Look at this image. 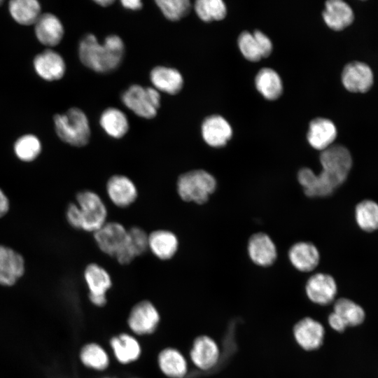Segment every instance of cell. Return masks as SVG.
<instances>
[{"label":"cell","mask_w":378,"mask_h":378,"mask_svg":"<svg viewBox=\"0 0 378 378\" xmlns=\"http://www.w3.org/2000/svg\"><path fill=\"white\" fill-rule=\"evenodd\" d=\"M90 302L98 307H104L107 302L106 296L88 295Z\"/></svg>","instance_id":"7bdbcfd3"},{"label":"cell","mask_w":378,"mask_h":378,"mask_svg":"<svg viewBox=\"0 0 378 378\" xmlns=\"http://www.w3.org/2000/svg\"><path fill=\"white\" fill-rule=\"evenodd\" d=\"M333 312L340 316L347 327L358 326L365 319L363 309L354 301L344 298L335 302Z\"/></svg>","instance_id":"1f68e13d"},{"label":"cell","mask_w":378,"mask_h":378,"mask_svg":"<svg viewBox=\"0 0 378 378\" xmlns=\"http://www.w3.org/2000/svg\"><path fill=\"white\" fill-rule=\"evenodd\" d=\"M179 246L177 236L168 230H156L148 234V249L158 259L169 260L176 254Z\"/></svg>","instance_id":"603a6c76"},{"label":"cell","mask_w":378,"mask_h":378,"mask_svg":"<svg viewBox=\"0 0 378 378\" xmlns=\"http://www.w3.org/2000/svg\"><path fill=\"white\" fill-rule=\"evenodd\" d=\"M238 46L244 57L251 62H258L262 58L259 44L253 34L243 31L238 38Z\"/></svg>","instance_id":"8d00e7d4"},{"label":"cell","mask_w":378,"mask_h":378,"mask_svg":"<svg viewBox=\"0 0 378 378\" xmlns=\"http://www.w3.org/2000/svg\"><path fill=\"white\" fill-rule=\"evenodd\" d=\"M2 3H3V1H1V0H0V6H1V4Z\"/></svg>","instance_id":"bcb514c9"},{"label":"cell","mask_w":378,"mask_h":378,"mask_svg":"<svg viewBox=\"0 0 378 378\" xmlns=\"http://www.w3.org/2000/svg\"><path fill=\"white\" fill-rule=\"evenodd\" d=\"M64 27L59 19L52 13L40 15L35 23V34L37 39L43 45L55 46L64 36Z\"/></svg>","instance_id":"d4e9b609"},{"label":"cell","mask_w":378,"mask_h":378,"mask_svg":"<svg viewBox=\"0 0 378 378\" xmlns=\"http://www.w3.org/2000/svg\"><path fill=\"white\" fill-rule=\"evenodd\" d=\"M157 363L160 372L168 378H184L188 372L186 357L174 347L162 349L158 354Z\"/></svg>","instance_id":"d6986e66"},{"label":"cell","mask_w":378,"mask_h":378,"mask_svg":"<svg viewBox=\"0 0 378 378\" xmlns=\"http://www.w3.org/2000/svg\"><path fill=\"white\" fill-rule=\"evenodd\" d=\"M322 15L326 25L337 31L349 27L355 18L353 8L342 0L327 1Z\"/></svg>","instance_id":"e0dca14e"},{"label":"cell","mask_w":378,"mask_h":378,"mask_svg":"<svg viewBox=\"0 0 378 378\" xmlns=\"http://www.w3.org/2000/svg\"><path fill=\"white\" fill-rule=\"evenodd\" d=\"M328 322L332 329L339 332L344 331L347 327L340 316L334 312L329 314L328 317Z\"/></svg>","instance_id":"ab89813d"},{"label":"cell","mask_w":378,"mask_h":378,"mask_svg":"<svg viewBox=\"0 0 378 378\" xmlns=\"http://www.w3.org/2000/svg\"><path fill=\"white\" fill-rule=\"evenodd\" d=\"M24 272L23 257L12 248L0 245V285H14Z\"/></svg>","instance_id":"9a60e30c"},{"label":"cell","mask_w":378,"mask_h":378,"mask_svg":"<svg viewBox=\"0 0 378 378\" xmlns=\"http://www.w3.org/2000/svg\"><path fill=\"white\" fill-rule=\"evenodd\" d=\"M356 220L360 229L372 232L378 229V204L372 200L360 202L356 206Z\"/></svg>","instance_id":"d6a6232c"},{"label":"cell","mask_w":378,"mask_h":378,"mask_svg":"<svg viewBox=\"0 0 378 378\" xmlns=\"http://www.w3.org/2000/svg\"><path fill=\"white\" fill-rule=\"evenodd\" d=\"M337 292L335 280L328 274L316 273L309 278L305 285V293L309 300L322 306L332 302Z\"/></svg>","instance_id":"4fadbf2b"},{"label":"cell","mask_w":378,"mask_h":378,"mask_svg":"<svg viewBox=\"0 0 378 378\" xmlns=\"http://www.w3.org/2000/svg\"><path fill=\"white\" fill-rule=\"evenodd\" d=\"M131 378H139V377H131Z\"/></svg>","instance_id":"7dc6e473"},{"label":"cell","mask_w":378,"mask_h":378,"mask_svg":"<svg viewBox=\"0 0 378 378\" xmlns=\"http://www.w3.org/2000/svg\"><path fill=\"white\" fill-rule=\"evenodd\" d=\"M248 253L251 260L262 267H268L276 258V248L274 243L265 233L253 234L248 242Z\"/></svg>","instance_id":"ffe728a7"},{"label":"cell","mask_w":378,"mask_h":378,"mask_svg":"<svg viewBox=\"0 0 378 378\" xmlns=\"http://www.w3.org/2000/svg\"><path fill=\"white\" fill-rule=\"evenodd\" d=\"M54 125L59 138L75 147L86 146L90 139L91 129L88 116L77 107L69 108L54 117Z\"/></svg>","instance_id":"3957f363"},{"label":"cell","mask_w":378,"mask_h":378,"mask_svg":"<svg viewBox=\"0 0 378 378\" xmlns=\"http://www.w3.org/2000/svg\"><path fill=\"white\" fill-rule=\"evenodd\" d=\"M122 104L137 116L144 119L154 118L160 107L161 96L153 87L134 84L121 95Z\"/></svg>","instance_id":"5b68a950"},{"label":"cell","mask_w":378,"mask_h":378,"mask_svg":"<svg viewBox=\"0 0 378 378\" xmlns=\"http://www.w3.org/2000/svg\"><path fill=\"white\" fill-rule=\"evenodd\" d=\"M337 135V127L332 120L317 118L310 122L307 140L311 146L322 151L333 144Z\"/></svg>","instance_id":"cb8c5ba5"},{"label":"cell","mask_w":378,"mask_h":378,"mask_svg":"<svg viewBox=\"0 0 378 378\" xmlns=\"http://www.w3.org/2000/svg\"><path fill=\"white\" fill-rule=\"evenodd\" d=\"M155 2L164 17L172 22L186 18L192 8L189 0H157Z\"/></svg>","instance_id":"e575fe53"},{"label":"cell","mask_w":378,"mask_h":378,"mask_svg":"<svg viewBox=\"0 0 378 378\" xmlns=\"http://www.w3.org/2000/svg\"><path fill=\"white\" fill-rule=\"evenodd\" d=\"M150 80L158 92L175 95L181 92L183 86V78L175 68L156 66L150 72Z\"/></svg>","instance_id":"ac0fdd59"},{"label":"cell","mask_w":378,"mask_h":378,"mask_svg":"<svg viewBox=\"0 0 378 378\" xmlns=\"http://www.w3.org/2000/svg\"><path fill=\"white\" fill-rule=\"evenodd\" d=\"M344 88L351 93L364 94L374 85V72L365 62L355 60L346 64L341 74Z\"/></svg>","instance_id":"ba28073f"},{"label":"cell","mask_w":378,"mask_h":378,"mask_svg":"<svg viewBox=\"0 0 378 378\" xmlns=\"http://www.w3.org/2000/svg\"><path fill=\"white\" fill-rule=\"evenodd\" d=\"M94 2L99 6L108 7L115 3L114 0H96Z\"/></svg>","instance_id":"ee69618b"},{"label":"cell","mask_w":378,"mask_h":378,"mask_svg":"<svg viewBox=\"0 0 378 378\" xmlns=\"http://www.w3.org/2000/svg\"><path fill=\"white\" fill-rule=\"evenodd\" d=\"M115 360L122 365H128L139 359L142 353L141 344L134 335L121 332L109 341Z\"/></svg>","instance_id":"2e32d148"},{"label":"cell","mask_w":378,"mask_h":378,"mask_svg":"<svg viewBox=\"0 0 378 378\" xmlns=\"http://www.w3.org/2000/svg\"><path fill=\"white\" fill-rule=\"evenodd\" d=\"M9 209V201L4 192L0 189V218L4 216Z\"/></svg>","instance_id":"b9f144b4"},{"label":"cell","mask_w":378,"mask_h":378,"mask_svg":"<svg viewBox=\"0 0 378 378\" xmlns=\"http://www.w3.org/2000/svg\"><path fill=\"white\" fill-rule=\"evenodd\" d=\"M66 218L68 223L74 229L81 230V220L76 203H70L66 211Z\"/></svg>","instance_id":"74e56055"},{"label":"cell","mask_w":378,"mask_h":378,"mask_svg":"<svg viewBox=\"0 0 378 378\" xmlns=\"http://www.w3.org/2000/svg\"><path fill=\"white\" fill-rule=\"evenodd\" d=\"M41 150L39 139L33 134H26L17 139L14 144V152L22 161L31 162Z\"/></svg>","instance_id":"d590c367"},{"label":"cell","mask_w":378,"mask_h":378,"mask_svg":"<svg viewBox=\"0 0 378 378\" xmlns=\"http://www.w3.org/2000/svg\"><path fill=\"white\" fill-rule=\"evenodd\" d=\"M99 125L108 136L115 139L125 136L130 129L126 115L115 107L107 108L102 113Z\"/></svg>","instance_id":"83f0119b"},{"label":"cell","mask_w":378,"mask_h":378,"mask_svg":"<svg viewBox=\"0 0 378 378\" xmlns=\"http://www.w3.org/2000/svg\"><path fill=\"white\" fill-rule=\"evenodd\" d=\"M104 378H114V377H104Z\"/></svg>","instance_id":"f6af8a7d"},{"label":"cell","mask_w":378,"mask_h":378,"mask_svg":"<svg viewBox=\"0 0 378 378\" xmlns=\"http://www.w3.org/2000/svg\"><path fill=\"white\" fill-rule=\"evenodd\" d=\"M76 200L82 230L94 233L107 222L106 206L97 192L90 190L80 191L76 196Z\"/></svg>","instance_id":"8992f818"},{"label":"cell","mask_w":378,"mask_h":378,"mask_svg":"<svg viewBox=\"0 0 378 378\" xmlns=\"http://www.w3.org/2000/svg\"><path fill=\"white\" fill-rule=\"evenodd\" d=\"M127 321L133 335H149L157 330L160 321V314L152 302L143 300L132 307Z\"/></svg>","instance_id":"52a82bcc"},{"label":"cell","mask_w":378,"mask_h":378,"mask_svg":"<svg viewBox=\"0 0 378 378\" xmlns=\"http://www.w3.org/2000/svg\"><path fill=\"white\" fill-rule=\"evenodd\" d=\"M220 349L216 342L208 335H200L194 340L190 350L192 364L202 371L214 368L220 359Z\"/></svg>","instance_id":"30bf717a"},{"label":"cell","mask_w":378,"mask_h":378,"mask_svg":"<svg viewBox=\"0 0 378 378\" xmlns=\"http://www.w3.org/2000/svg\"><path fill=\"white\" fill-rule=\"evenodd\" d=\"M80 360L88 368L104 371L110 365V358L105 349L97 342L83 345L79 353Z\"/></svg>","instance_id":"f1b7e54d"},{"label":"cell","mask_w":378,"mask_h":378,"mask_svg":"<svg viewBox=\"0 0 378 378\" xmlns=\"http://www.w3.org/2000/svg\"><path fill=\"white\" fill-rule=\"evenodd\" d=\"M120 4L123 8L130 10H139L143 7V3L139 0H122Z\"/></svg>","instance_id":"60d3db41"},{"label":"cell","mask_w":378,"mask_h":378,"mask_svg":"<svg viewBox=\"0 0 378 378\" xmlns=\"http://www.w3.org/2000/svg\"><path fill=\"white\" fill-rule=\"evenodd\" d=\"M320 162L322 170L318 176L330 195L346 181L352 167V156L344 146L332 144L321 151Z\"/></svg>","instance_id":"7a4b0ae2"},{"label":"cell","mask_w":378,"mask_h":378,"mask_svg":"<svg viewBox=\"0 0 378 378\" xmlns=\"http://www.w3.org/2000/svg\"><path fill=\"white\" fill-rule=\"evenodd\" d=\"M106 191L111 202L119 208L129 207L138 197L136 184L123 174L111 176L106 182Z\"/></svg>","instance_id":"8fae6325"},{"label":"cell","mask_w":378,"mask_h":378,"mask_svg":"<svg viewBox=\"0 0 378 378\" xmlns=\"http://www.w3.org/2000/svg\"><path fill=\"white\" fill-rule=\"evenodd\" d=\"M34 66L37 74L48 81L62 78L66 71L64 59L52 50H46L37 55L34 59Z\"/></svg>","instance_id":"7402d4cb"},{"label":"cell","mask_w":378,"mask_h":378,"mask_svg":"<svg viewBox=\"0 0 378 378\" xmlns=\"http://www.w3.org/2000/svg\"><path fill=\"white\" fill-rule=\"evenodd\" d=\"M194 10L198 18L205 22L223 20L227 13L226 6L221 0H197Z\"/></svg>","instance_id":"836d02e7"},{"label":"cell","mask_w":378,"mask_h":378,"mask_svg":"<svg viewBox=\"0 0 378 378\" xmlns=\"http://www.w3.org/2000/svg\"><path fill=\"white\" fill-rule=\"evenodd\" d=\"M13 18L22 25L35 24L41 15V6L36 0H13L9 2Z\"/></svg>","instance_id":"4dcf8cb0"},{"label":"cell","mask_w":378,"mask_h":378,"mask_svg":"<svg viewBox=\"0 0 378 378\" xmlns=\"http://www.w3.org/2000/svg\"><path fill=\"white\" fill-rule=\"evenodd\" d=\"M288 258L295 268L301 272H308L317 267L320 255L317 248L313 244L300 241L290 247Z\"/></svg>","instance_id":"484cf974"},{"label":"cell","mask_w":378,"mask_h":378,"mask_svg":"<svg viewBox=\"0 0 378 378\" xmlns=\"http://www.w3.org/2000/svg\"><path fill=\"white\" fill-rule=\"evenodd\" d=\"M293 333L297 344L308 351L319 349L325 337L323 325L311 317H304L298 321L293 327Z\"/></svg>","instance_id":"7c38bea8"},{"label":"cell","mask_w":378,"mask_h":378,"mask_svg":"<svg viewBox=\"0 0 378 378\" xmlns=\"http://www.w3.org/2000/svg\"><path fill=\"white\" fill-rule=\"evenodd\" d=\"M255 84L258 91L268 100H275L282 93L281 79L272 69L264 68L259 71L255 76Z\"/></svg>","instance_id":"f546056e"},{"label":"cell","mask_w":378,"mask_h":378,"mask_svg":"<svg viewBox=\"0 0 378 378\" xmlns=\"http://www.w3.org/2000/svg\"><path fill=\"white\" fill-rule=\"evenodd\" d=\"M125 50L123 40L116 34L107 36L100 43L95 35L88 34L79 43L78 57L81 63L90 70L108 74L120 66Z\"/></svg>","instance_id":"6da1fadb"},{"label":"cell","mask_w":378,"mask_h":378,"mask_svg":"<svg viewBox=\"0 0 378 378\" xmlns=\"http://www.w3.org/2000/svg\"><path fill=\"white\" fill-rule=\"evenodd\" d=\"M253 34L259 44L262 57H268L272 51V43L270 39L258 30L255 31Z\"/></svg>","instance_id":"f35d334b"},{"label":"cell","mask_w":378,"mask_h":378,"mask_svg":"<svg viewBox=\"0 0 378 378\" xmlns=\"http://www.w3.org/2000/svg\"><path fill=\"white\" fill-rule=\"evenodd\" d=\"M214 176L204 169H193L181 174L176 181L180 198L197 204L206 203L216 189Z\"/></svg>","instance_id":"277c9868"},{"label":"cell","mask_w":378,"mask_h":378,"mask_svg":"<svg viewBox=\"0 0 378 378\" xmlns=\"http://www.w3.org/2000/svg\"><path fill=\"white\" fill-rule=\"evenodd\" d=\"M93 234L99 250L115 258L125 244L127 230L118 222L107 221Z\"/></svg>","instance_id":"9c48e42d"},{"label":"cell","mask_w":378,"mask_h":378,"mask_svg":"<svg viewBox=\"0 0 378 378\" xmlns=\"http://www.w3.org/2000/svg\"><path fill=\"white\" fill-rule=\"evenodd\" d=\"M88 295L106 296L112 286V279L108 271L96 262L88 264L83 272Z\"/></svg>","instance_id":"4316f807"},{"label":"cell","mask_w":378,"mask_h":378,"mask_svg":"<svg viewBox=\"0 0 378 378\" xmlns=\"http://www.w3.org/2000/svg\"><path fill=\"white\" fill-rule=\"evenodd\" d=\"M148 250V234L141 227L134 226L127 230L125 244L115 258L120 264L127 265Z\"/></svg>","instance_id":"44dd1931"},{"label":"cell","mask_w":378,"mask_h":378,"mask_svg":"<svg viewBox=\"0 0 378 378\" xmlns=\"http://www.w3.org/2000/svg\"><path fill=\"white\" fill-rule=\"evenodd\" d=\"M201 132L206 144L214 148L225 146L232 135L229 122L218 115L206 117L202 122Z\"/></svg>","instance_id":"5bb4252c"}]
</instances>
